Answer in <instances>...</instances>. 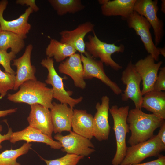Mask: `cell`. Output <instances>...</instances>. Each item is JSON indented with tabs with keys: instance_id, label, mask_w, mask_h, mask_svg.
<instances>
[{
	"instance_id": "obj_8",
	"label": "cell",
	"mask_w": 165,
	"mask_h": 165,
	"mask_svg": "<svg viewBox=\"0 0 165 165\" xmlns=\"http://www.w3.org/2000/svg\"><path fill=\"white\" fill-rule=\"evenodd\" d=\"M121 80L126 86L123 93L121 94L122 100L127 101L130 99L133 102L135 108L141 109L143 96L140 85L141 79L131 61L122 72Z\"/></svg>"
},
{
	"instance_id": "obj_30",
	"label": "cell",
	"mask_w": 165,
	"mask_h": 165,
	"mask_svg": "<svg viewBox=\"0 0 165 165\" xmlns=\"http://www.w3.org/2000/svg\"><path fill=\"white\" fill-rule=\"evenodd\" d=\"M16 54L11 51L9 53L7 50H0V64L4 68L5 72L16 75V73L11 68V62L15 59Z\"/></svg>"
},
{
	"instance_id": "obj_27",
	"label": "cell",
	"mask_w": 165,
	"mask_h": 165,
	"mask_svg": "<svg viewBox=\"0 0 165 165\" xmlns=\"http://www.w3.org/2000/svg\"><path fill=\"white\" fill-rule=\"evenodd\" d=\"M31 145L30 143L26 142L16 149L3 151L0 153V165H20L16 161L17 158L27 153Z\"/></svg>"
},
{
	"instance_id": "obj_1",
	"label": "cell",
	"mask_w": 165,
	"mask_h": 165,
	"mask_svg": "<svg viewBox=\"0 0 165 165\" xmlns=\"http://www.w3.org/2000/svg\"><path fill=\"white\" fill-rule=\"evenodd\" d=\"M127 122L131 132L128 143L131 146L152 137L155 130L165 121L153 114L146 113L141 109L135 108L129 110Z\"/></svg>"
},
{
	"instance_id": "obj_15",
	"label": "cell",
	"mask_w": 165,
	"mask_h": 165,
	"mask_svg": "<svg viewBox=\"0 0 165 165\" xmlns=\"http://www.w3.org/2000/svg\"><path fill=\"white\" fill-rule=\"evenodd\" d=\"M8 4L6 0L0 1V25L2 31L12 32L23 36L27 35L31 29V25L28 22L30 15L33 12L30 7L27 9L24 13L17 18L7 20L3 17V13Z\"/></svg>"
},
{
	"instance_id": "obj_33",
	"label": "cell",
	"mask_w": 165,
	"mask_h": 165,
	"mask_svg": "<svg viewBox=\"0 0 165 165\" xmlns=\"http://www.w3.org/2000/svg\"><path fill=\"white\" fill-rule=\"evenodd\" d=\"M16 4L24 6L26 5L29 6L33 11V12L38 11L39 9L37 6L35 1L34 0H17L16 1Z\"/></svg>"
},
{
	"instance_id": "obj_26",
	"label": "cell",
	"mask_w": 165,
	"mask_h": 165,
	"mask_svg": "<svg viewBox=\"0 0 165 165\" xmlns=\"http://www.w3.org/2000/svg\"><path fill=\"white\" fill-rule=\"evenodd\" d=\"M51 6L59 16L68 13L74 14L84 9L80 0H49Z\"/></svg>"
},
{
	"instance_id": "obj_34",
	"label": "cell",
	"mask_w": 165,
	"mask_h": 165,
	"mask_svg": "<svg viewBox=\"0 0 165 165\" xmlns=\"http://www.w3.org/2000/svg\"><path fill=\"white\" fill-rule=\"evenodd\" d=\"M2 130V127L0 124V150L2 148L1 143L6 140H9L11 136L13 133L12 130L11 128L9 127L7 133L4 135H2L1 132Z\"/></svg>"
},
{
	"instance_id": "obj_7",
	"label": "cell",
	"mask_w": 165,
	"mask_h": 165,
	"mask_svg": "<svg viewBox=\"0 0 165 165\" xmlns=\"http://www.w3.org/2000/svg\"><path fill=\"white\" fill-rule=\"evenodd\" d=\"M158 3L157 0H136L134 8V11L145 18L152 28L156 47L161 42L164 33L163 22L157 16Z\"/></svg>"
},
{
	"instance_id": "obj_39",
	"label": "cell",
	"mask_w": 165,
	"mask_h": 165,
	"mask_svg": "<svg viewBox=\"0 0 165 165\" xmlns=\"http://www.w3.org/2000/svg\"><path fill=\"white\" fill-rule=\"evenodd\" d=\"M108 1L109 0H98V2L101 6H103L107 3Z\"/></svg>"
},
{
	"instance_id": "obj_11",
	"label": "cell",
	"mask_w": 165,
	"mask_h": 165,
	"mask_svg": "<svg viewBox=\"0 0 165 165\" xmlns=\"http://www.w3.org/2000/svg\"><path fill=\"white\" fill-rule=\"evenodd\" d=\"M85 79L97 78L108 86L117 95L122 93V90L118 85L112 81L106 74L103 63L92 57L86 51L84 54H81Z\"/></svg>"
},
{
	"instance_id": "obj_37",
	"label": "cell",
	"mask_w": 165,
	"mask_h": 165,
	"mask_svg": "<svg viewBox=\"0 0 165 165\" xmlns=\"http://www.w3.org/2000/svg\"><path fill=\"white\" fill-rule=\"evenodd\" d=\"M161 11L164 13H165V0H162L161 1Z\"/></svg>"
},
{
	"instance_id": "obj_3",
	"label": "cell",
	"mask_w": 165,
	"mask_h": 165,
	"mask_svg": "<svg viewBox=\"0 0 165 165\" xmlns=\"http://www.w3.org/2000/svg\"><path fill=\"white\" fill-rule=\"evenodd\" d=\"M129 110L128 106L119 108L114 105L109 109L113 120V129L116 144V152L112 161V165H120L126 154L127 148L126 137L129 132L127 122Z\"/></svg>"
},
{
	"instance_id": "obj_17",
	"label": "cell",
	"mask_w": 165,
	"mask_h": 165,
	"mask_svg": "<svg viewBox=\"0 0 165 165\" xmlns=\"http://www.w3.org/2000/svg\"><path fill=\"white\" fill-rule=\"evenodd\" d=\"M94 25L88 21L79 25L75 29L71 31L63 30L60 34V42L69 44L81 54L86 53L84 38L88 33L94 31Z\"/></svg>"
},
{
	"instance_id": "obj_29",
	"label": "cell",
	"mask_w": 165,
	"mask_h": 165,
	"mask_svg": "<svg viewBox=\"0 0 165 165\" xmlns=\"http://www.w3.org/2000/svg\"><path fill=\"white\" fill-rule=\"evenodd\" d=\"M84 156L74 154L67 153L65 156L55 159L47 160L41 157L46 165H77Z\"/></svg>"
},
{
	"instance_id": "obj_31",
	"label": "cell",
	"mask_w": 165,
	"mask_h": 165,
	"mask_svg": "<svg viewBox=\"0 0 165 165\" xmlns=\"http://www.w3.org/2000/svg\"><path fill=\"white\" fill-rule=\"evenodd\" d=\"M160 70L154 83L153 90L161 91L165 90V67H160Z\"/></svg>"
},
{
	"instance_id": "obj_9",
	"label": "cell",
	"mask_w": 165,
	"mask_h": 165,
	"mask_svg": "<svg viewBox=\"0 0 165 165\" xmlns=\"http://www.w3.org/2000/svg\"><path fill=\"white\" fill-rule=\"evenodd\" d=\"M129 28L133 29L140 38L145 48L155 61H159L160 53L158 47L153 41L150 29L151 26L144 17L134 11L125 20Z\"/></svg>"
},
{
	"instance_id": "obj_22",
	"label": "cell",
	"mask_w": 165,
	"mask_h": 165,
	"mask_svg": "<svg viewBox=\"0 0 165 165\" xmlns=\"http://www.w3.org/2000/svg\"><path fill=\"white\" fill-rule=\"evenodd\" d=\"M136 0H109L101 6V12L106 16H120L125 20L134 11V6Z\"/></svg>"
},
{
	"instance_id": "obj_19",
	"label": "cell",
	"mask_w": 165,
	"mask_h": 165,
	"mask_svg": "<svg viewBox=\"0 0 165 165\" xmlns=\"http://www.w3.org/2000/svg\"><path fill=\"white\" fill-rule=\"evenodd\" d=\"M50 109L53 132L55 133L71 131L73 109L65 104L52 103Z\"/></svg>"
},
{
	"instance_id": "obj_2",
	"label": "cell",
	"mask_w": 165,
	"mask_h": 165,
	"mask_svg": "<svg viewBox=\"0 0 165 165\" xmlns=\"http://www.w3.org/2000/svg\"><path fill=\"white\" fill-rule=\"evenodd\" d=\"M20 87L16 93L8 95V100L30 105L38 104L50 109L52 107V89L47 87L45 83L37 80H29L23 83Z\"/></svg>"
},
{
	"instance_id": "obj_14",
	"label": "cell",
	"mask_w": 165,
	"mask_h": 165,
	"mask_svg": "<svg viewBox=\"0 0 165 165\" xmlns=\"http://www.w3.org/2000/svg\"><path fill=\"white\" fill-rule=\"evenodd\" d=\"M33 46L27 45L23 55L18 58L13 60V66L16 67L15 81L13 90H17L24 82L29 80H36L35 76V67L32 65L31 56Z\"/></svg>"
},
{
	"instance_id": "obj_32",
	"label": "cell",
	"mask_w": 165,
	"mask_h": 165,
	"mask_svg": "<svg viewBox=\"0 0 165 165\" xmlns=\"http://www.w3.org/2000/svg\"><path fill=\"white\" fill-rule=\"evenodd\" d=\"M155 160L143 163H138L128 165H165V156L160 154Z\"/></svg>"
},
{
	"instance_id": "obj_36",
	"label": "cell",
	"mask_w": 165,
	"mask_h": 165,
	"mask_svg": "<svg viewBox=\"0 0 165 165\" xmlns=\"http://www.w3.org/2000/svg\"><path fill=\"white\" fill-rule=\"evenodd\" d=\"M17 108L10 109L4 110H0V117H5L8 115L16 112Z\"/></svg>"
},
{
	"instance_id": "obj_40",
	"label": "cell",
	"mask_w": 165,
	"mask_h": 165,
	"mask_svg": "<svg viewBox=\"0 0 165 165\" xmlns=\"http://www.w3.org/2000/svg\"><path fill=\"white\" fill-rule=\"evenodd\" d=\"M2 31V30L1 27V26H0V32Z\"/></svg>"
},
{
	"instance_id": "obj_4",
	"label": "cell",
	"mask_w": 165,
	"mask_h": 165,
	"mask_svg": "<svg viewBox=\"0 0 165 165\" xmlns=\"http://www.w3.org/2000/svg\"><path fill=\"white\" fill-rule=\"evenodd\" d=\"M93 35L87 36L88 41L85 42L86 51L94 58L100 59V61L107 66H109L116 71L121 69L122 67L115 61L111 55L115 53H123L125 46L121 44L119 46L115 43H108L99 39L94 31Z\"/></svg>"
},
{
	"instance_id": "obj_5",
	"label": "cell",
	"mask_w": 165,
	"mask_h": 165,
	"mask_svg": "<svg viewBox=\"0 0 165 165\" xmlns=\"http://www.w3.org/2000/svg\"><path fill=\"white\" fill-rule=\"evenodd\" d=\"M165 150V144L157 135L147 140L127 147L125 156L120 165L140 163L146 158L158 157Z\"/></svg>"
},
{
	"instance_id": "obj_10",
	"label": "cell",
	"mask_w": 165,
	"mask_h": 165,
	"mask_svg": "<svg viewBox=\"0 0 165 165\" xmlns=\"http://www.w3.org/2000/svg\"><path fill=\"white\" fill-rule=\"evenodd\" d=\"M54 137L61 145L62 152L67 153L84 157L95 151L94 146L90 140L72 131L65 136L57 133Z\"/></svg>"
},
{
	"instance_id": "obj_25",
	"label": "cell",
	"mask_w": 165,
	"mask_h": 165,
	"mask_svg": "<svg viewBox=\"0 0 165 165\" xmlns=\"http://www.w3.org/2000/svg\"><path fill=\"white\" fill-rule=\"evenodd\" d=\"M26 37L12 32L2 31L0 32V50H7L10 48L11 51L16 55L24 47V39Z\"/></svg>"
},
{
	"instance_id": "obj_13",
	"label": "cell",
	"mask_w": 165,
	"mask_h": 165,
	"mask_svg": "<svg viewBox=\"0 0 165 165\" xmlns=\"http://www.w3.org/2000/svg\"><path fill=\"white\" fill-rule=\"evenodd\" d=\"M109 103V98L105 95L102 97L101 104L97 102L95 106L97 112L93 118V136L99 141L108 140L110 133Z\"/></svg>"
},
{
	"instance_id": "obj_16",
	"label": "cell",
	"mask_w": 165,
	"mask_h": 165,
	"mask_svg": "<svg viewBox=\"0 0 165 165\" xmlns=\"http://www.w3.org/2000/svg\"><path fill=\"white\" fill-rule=\"evenodd\" d=\"M30 105L31 111L27 118L29 125L52 138L53 126L49 109L38 104Z\"/></svg>"
},
{
	"instance_id": "obj_28",
	"label": "cell",
	"mask_w": 165,
	"mask_h": 165,
	"mask_svg": "<svg viewBox=\"0 0 165 165\" xmlns=\"http://www.w3.org/2000/svg\"><path fill=\"white\" fill-rule=\"evenodd\" d=\"M15 79V75L3 72L0 68V99L7 94L8 91L13 89Z\"/></svg>"
},
{
	"instance_id": "obj_21",
	"label": "cell",
	"mask_w": 165,
	"mask_h": 165,
	"mask_svg": "<svg viewBox=\"0 0 165 165\" xmlns=\"http://www.w3.org/2000/svg\"><path fill=\"white\" fill-rule=\"evenodd\" d=\"M93 118L86 110L73 109L72 122L73 131L90 140L94 137Z\"/></svg>"
},
{
	"instance_id": "obj_38",
	"label": "cell",
	"mask_w": 165,
	"mask_h": 165,
	"mask_svg": "<svg viewBox=\"0 0 165 165\" xmlns=\"http://www.w3.org/2000/svg\"><path fill=\"white\" fill-rule=\"evenodd\" d=\"M160 55H161L163 56L164 57H165V47L160 48L158 47Z\"/></svg>"
},
{
	"instance_id": "obj_23",
	"label": "cell",
	"mask_w": 165,
	"mask_h": 165,
	"mask_svg": "<svg viewBox=\"0 0 165 165\" xmlns=\"http://www.w3.org/2000/svg\"><path fill=\"white\" fill-rule=\"evenodd\" d=\"M143 97L141 108L152 112L157 116L165 119V93L152 91Z\"/></svg>"
},
{
	"instance_id": "obj_24",
	"label": "cell",
	"mask_w": 165,
	"mask_h": 165,
	"mask_svg": "<svg viewBox=\"0 0 165 165\" xmlns=\"http://www.w3.org/2000/svg\"><path fill=\"white\" fill-rule=\"evenodd\" d=\"M76 50L70 45L51 39L46 49L47 57H53L56 61L60 62L75 53Z\"/></svg>"
},
{
	"instance_id": "obj_6",
	"label": "cell",
	"mask_w": 165,
	"mask_h": 165,
	"mask_svg": "<svg viewBox=\"0 0 165 165\" xmlns=\"http://www.w3.org/2000/svg\"><path fill=\"white\" fill-rule=\"evenodd\" d=\"M40 63L48 71L47 79L45 82L52 87L53 98L58 100L61 103L67 104L72 109L75 105L82 101L83 99L82 97L75 99L73 98L71 96L72 92L66 90L63 82L65 77L62 78L57 74L55 69L54 61L52 58L47 57L42 60Z\"/></svg>"
},
{
	"instance_id": "obj_12",
	"label": "cell",
	"mask_w": 165,
	"mask_h": 165,
	"mask_svg": "<svg viewBox=\"0 0 165 165\" xmlns=\"http://www.w3.org/2000/svg\"><path fill=\"white\" fill-rule=\"evenodd\" d=\"M153 57L148 55L144 59L138 60L134 64L135 68L140 76L142 82L141 94L153 90V86L158 72L163 63L161 61L155 62Z\"/></svg>"
},
{
	"instance_id": "obj_20",
	"label": "cell",
	"mask_w": 165,
	"mask_h": 165,
	"mask_svg": "<svg viewBox=\"0 0 165 165\" xmlns=\"http://www.w3.org/2000/svg\"><path fill=\"white\" fill-rule=\"evenodd\" d=\"M22 140L28 143H44L54 149H59L62 148L60 142L54 141L39 130L29 125L22 130L13 132L9 140L10 142L13 144Z\"/></svg>"
},
{
	"instance_id": "obj_35",
	"label": "cell",
	"mask_w": 165,
	"mask_h": 165,
	"mask_svg": "<svg viewBox=\"0 0 165 165\" xmlns=\"http://www.w3.org/2000/svg\"><path fill=\"white\" fill-rule=\"evenodd\" d=\"M160 128L157 135L161 141L165 144V122L163 123Z\"/></svg>"
},
{
	"instance_id": "obj_18",
	"label": "cell",
	"mask_w": 165,
	"mask_h": 165,
	"mask_svg": "<svg viewBox=\"0 0 165 165\" xmlns=\"http://www.w3.org/2000/svg\"><path fill=\"white\" fill-rule=\"evenodd\" d=\"M59 72L67 75L73 80L75 86L84 89L86 83L84 80V70L80 54L75 53L59 64Z\"/></svg>"
}]
</instances>
